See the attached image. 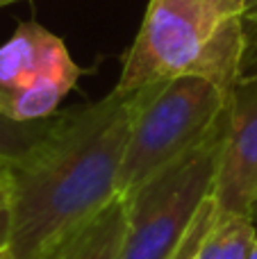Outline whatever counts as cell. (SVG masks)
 I'll list each match as a JSON object with an SVG mask.
<instances>
[{"instance_id": "1", "label": "cell", "mask_w": 257, "mask_h": 259, "mask_svg": "<svg viewBox=\"0 0 257 259\" xmlns=\"http://www.w3.org/2000/svg\"><path fill=\"white\" fill-rule=\"evenodd\" d=\"M146 87L107 94L50 116L39 146L12 168V248L41 259L118 196V173Z\"/></svg>"}, {"instance_id": "2", "label": "cell", "mask_w": 257, "mask_h": 259, "mask_svg": "<svg viewBox=\"0 0 257 259\" xmlns=\"http://www.w3.org/2000/svg\"><path fill=\"white\" fill-rule=\"evenodd\" d=\"M248 53L244 0H148L114 89L198 75L232 96Z\"/></svg>"}, {"instance_id": "3", "label": "cell", "mask_w": 257, "mask_h": 259, "mask_svg": "<svg viewBox=\"0 0 257 259\" xmlns=\"http://www.w3.org/2000/svg\"><path fill=\"white\" fill-rule=\"evenodd\" d=\"M230 125V107L205 141L141 184L127 202L118 259H176L209 202Z\"/></svg>"}, {"instance_id": "4", "label": "cell", "mask_w": 257, "mask_h": 259, "mask_svg": "<svg viewBox=\"0 0 257 259\" xmlns=\"http://www.w3.org/2000/svg\"><path fill=\"white\" fill-rule=\"evenodd\" d=\"M228 107L230 96L198 75L148 84L130 130L116 193L127 198L162 168L194 150L212 134Z\"/></svg>"}, {"instance_id": "5", "label": "cell", "mask_w": 257, "mask_h": 259, "mask_svg": "<svg viewBox=\"0 0 257 259\" xmlns=\"http://www.w3.org/2000/svg\"><path fill=\"white\" fill-rule=\"evenodd\" d=\"M84 73L57 34L21 23L0 46V114L18 123L50 118Z\"/></svg>"}, {"instance_id": "6", "label": "cell", "mask_w": 257, "mask_h": 259, "mask_svg": "<svg viewBox=\"0 0 257 259\" xmlns=\"http://www.w3.org/2000/svg\"><path fill=\"white\" fill-rule=\"evenodd\" d=\"M209 209L217 216L250 219L257 209V71L244 73L232 89L230 125Z\"/></svg>"}, {"instance_id": "7", "label": "cell", "mask_w": 257, "mask_h": 259, "mask_svg": "<svg viewBox=\"0 0 257 259\" xmlns=\"http://www.w3.org/2000/svg\"><path fill=\"white\" fill-rule=\"evenodd\" d=\"M255 239L250 216H217L207 202L176 259H248Z\"/></svg>"}, {"instance_id": "8", "label": "cell", "mask_w": 257, "mask_h": 259, "mask_svg": "<svg viewBox=\"0 0 257 259\" xmlns=\"http://www.w3.org/2000/svg\"><path fill=\"white\" fill-rule=\"evenodd\" d=\"M127 228V202L116 196L62 248L57 259H118Z\"/></svg>"}, {"instance_id": "9", "label": "cell", "mask_w": 257, "mask_h": 259, "mask_svg": "<svg viewBox=\"0 0 257 259\" xmlns=\"http://www.w3.org/2000/svg\"><path fill=\"white\" fill-rule=\"evenodd\" d=\"M50 125V118L34 123H18L0 114V159L21 161L39 146Z\"/></svg>"}, {"instance_id": "10", "label": "cell", "mask_w": 257, "mask_h": 259, "mask_svg": "<svg viewBox=\"0 0 257 259\" xmlns=\"http://www.w3.org/2000/svg\"><path fill=\"white\" fill-rule=\"evenodd\" d=\"M12 168L14 161L0 159V211L9 209L12 202Z\"/></svg>"}, {"instance_id": "11", "label": "cell", "mask_w": 257, "mask_h": 259, "mask_svg": "<svg viewBox=\"0 0 257 259\" xmlns=\"http://www.w3.org/2000/svg\"><path fill=\"white\" fill-rule=\"evenodd\" d=\"M244 25L250 50L253 46H257V0H244Z\"/></svg>"}, {"instance_id": "12", "label": "cell", "mask_w": 257, "mask_h": 259, "mask_svg": "<svg viewBox=\"0 0 257 259\" xmlns=\"http://www.w3.org/2000/svg\"><path fill=\"white\" fill-rule=\"evenodd\" d=\"M9 237H12V219H9V209L0 211V250L9 246Z\"/></svg>"}, {"instance_id": "13", "label": "cell", "mask_w": 257, "mask_h": 259, "mask_svg": "<svg viewBox=\"0 0 257 259\" xmlns=\"http://www.w3.org/2000/svg\"><path fill=\"white\" fill-rule=\"evenodd\" d=\"M0 259H16L14 257V252H12V248H5V250H0Z\"/></svg>"}, {"instance_id": "14", "label": "cell", "mask_w": 257, "mask_h": 259, "mask_svg": "<svg viewBox=\"0 0 257 259\" xmlns=\"http://www.w3.org/2000/svg\"><path fill=\"white\" fill-rule=\"evenodd\" d=\"M248 259H257V239L253 241V246H250V252H248Z\"/></svg>"}, {"instance_id": "15", "label": "cell", "mask_w": 257, "mask_h": 259, "mask_svg": "<svg viewBox=\"0 0 257 259\" xmlns=\"http://www.w3.org/2000/svg\"><path fill=\"white\" fill-rule=\"evenodd\" d=\"M59 248H62V246H59ZM59 248H57V250H53V252H48V255L41 257V259H57V255H59Z\"/></svg>"}, {"instance_id": "16", "label": "cell", "mask_w": 257, "mask_h": 259, "mask_svg": "<svg viewBox=\"0 0 257 259\" xmlns=\"http://www.w3.org/2000/svg\"><path fill=\"white\" fill-rule=\"evenodd\" d=\"M12 3H18V0H0V7H7V5H12Z\"/></svg>"}, {"instance_id": "17", "label": "cell", "mask_w": 257, "mask_h": 259, "mask_svg": "<svg viewBox=\"0 0 257 259\" xmlns=\"http://www.w3.org/2000/svg\"><path fill=\"white\" fill-rule=\"evenodd\" d=\"M253 219H255V223H257V209H255V214H253Z\"/></svg>"}]
</instances>
